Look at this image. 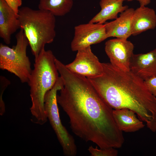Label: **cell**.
Here are the masks:
<instances>
[{
  "instance_id": "6da1fadb",
  "label": "cell",
  "mask_w": 156,
  "mask_h": 156,
  "mask_svg": "<svg viewBox=\"0 0 156 156\" xmlns=\"http://www.w3.org/2000/svg\"><path fill=\"white\" fill-rule=\"evenodd\" d=\"M58 70L64 86L57 101L68 116L73 132L99 148L121 147L124 138L114 120L113 109L87 77L72 72L64 64Z\"/></svg>"
},
{
  "instance_id": "7a4b0ae2",
  "label": "cell",
  "mask_w": 156,
  "mask_h": 156,
  "mask_svg": "<svg viewBox=\"0 0 156 156\" xmlns=\"http://www.w3.org/2000/svg\"><path fill=\"white\" fill-rule=\"evenodd\" d=\"M102 64L101 75L87 78L101 97L113 109L133 111L156 132V97L144 81L130 70H121L110 63Z\"/></svg>"
},
{
  "instance_id": "3957f363",
  "label": "cell",
  "mask_w": 156,
  "mask_h": 156,
  "mask_svg": "<svg viewBox=\"0 0 156 156\" xmlns=\"http://www.w3.org/2000/svg\"><path fill=\"white\" fill-rule=\"evenodd\" d=\"M55 58L51 50L43 48L35 59L34 68L27 83L31 102L30 108L31 120L40 125L45 124L48 120L44 106L45 96L59 77Z\"/></svg>"
},
{
  "instance_id": "277c9868",
  "label": "cell",
  "mask_w": 156,
  "mask_h": 156,
  "mask_svg": "<svg viewBox=\"0 0 156 156\" xmlns=\"http://www.w3.org/2000/svg\"><path fill=\"white\" fill-rule=\"evenodd\" d=\"M18 16L20 29L23 30L36 59L45 44L54 40L55 16L49 11L34 10L26 6L19 9Z\"/></svg>"
},
{
  "instance_id": "5b68a950",
  "label": "cell",
  "mask_w": 156,
  "mask_h": 156,
  "mask_svg": "<svg viewBox=\"0 0 156 156\" xmlns=\"http://www.w3.org/2000/svg\"><path fill=\"white\" fill-rule=\"evenodd\" d=\"M15 37L16 44L12 48L0 44V68L14 74L22 83H27L32 70L27 55L29 42L21 29Z\"/></svg>"
},
{
  "instance_id": "8992f818",
  "label": "cell",
  "mask_w": 156,
  "mask_h": 156,
  "mask_svg": "<svg viewBox=\"0 0 156 156\" xmlns=\"http://www.w3.org/2000/svg\"><path fill=\"white\" fill-rule=\"evenodd\" d=\"M63 86V80L60 76L53 87L45 94L44 109L48 120L62 147L64 155L66 156H75L77 153L75 141L62 123L57 100V92Z\"/></svg>"
},
{
  "instance_id": "52a82bcc",
  "label": "cell",
  "mask_w": 156,
  "mask_h": 156,
  "mask_svg": "<svg viewBox=\"0 0 156 156\" xmlns=\"http://www.w3.org/2000/svg\"><path fill=\"white\" fill-rule=\"evenodd\" d=\"M104 24L92 23L75 27L74 35L71 43L73 51L99 43L107 38Z\"/></svg>"
},
{
  "instance_id": "ba28073f",
  "label": "cell",
  "mask_w": 156,
  "mask_h": 156,
  "mask_svg": "<svg viewBox=\"0 0 156 156\" xmlns=\"http://www.w3.org/2000/svg\"><path fill=\"white\" fill-rule=\"evenodd\" d=\"M75 58L70 63L65 65L70 70L87 78L101 75L103 69L102 63L93 53L90 46L77 51Z\"/></svg>"
},
{
  "instance_id": "9c48e42d",
  "label": "cell",
  "mask_w": 156,
  "mask_h": 156,
  "mask_svg": "<svg viewBox=\"0 0 156 156\" xmlns=\"http://www.w3.org/2000/svg\"><path fill=\"white\" fill-rule=\"evenodd\" d=\"M134 46L127 39L116 38L109 40L105 44V51L110 63L121 70H130V63Z\"/></svg>"
},
{
  "instance_id": "30bf717a",
  "label": "cell",
  "mask_w": 156,
  "mask_h": 156,
  "mask_svg": "<svg viewBox=\"0 0 156 156\" xmlns=\"http://www.w3.org/2000/svg\"><path fill=\"white\" fill-rule=\"evenodd\" d=\"M129 67L130 70L144 81L156 77V48L145 53H133Z\"/></svg>"
},
{
  "instance_id": "8fae6325",
  "label": "cell",
  "mask_w": 156,
  "mask_h": 156,
  "mask_svg": "<svg viewBox=\"0 0 156 156\" xmlns=\"http://www.w3.org/2000/svg\"><path fill=\"white\" fill-rule=\"evenodd\" d=\"M134 9L128 8L114 20L104 24L107 38L127 39L132 35V20Z\"/></svg>"
},
{
  "instance_id": "7c38bea8",
  "label": "cell",
  "mask_w": 156,
  "mask_h": 156,
  "mask_svg": "<svg viewBox=\"0 0 156 156\" xmlns=\"http://www.w3.org/2000/svg\"><path fill=\"white\" fill-rule=\"evenodd\" d=\"M20 28L18 15L4 0H0V37L7 44L10 43L11 36Z\"/></svg>"
},
{
  "instance_id": "4fadbf2b",
  "label": "cell",
  "mask_w": 156,
  "mask_h": 156,
  "mask_svg": "<svg viewBox=\"0 0 156 156\" xmlns=\"http://www.w3.org/2000/svg\"><path fill=\"white\" fill-rule=\"evenodd\" d=\"M156 27V14L152 8L140 6L135 10L132 20V35L136 36Z\"/></svg>"
},
{
  "instance_id": "5bb4252c",
  "label": "cell",
  "mask_w": 156,
  "mask_h": 156,
  "mask_svg": "<svg viewBox=\"0 0 156 156\" xmlns=\"http://www.w3.org/2000/svg\"><path fill=\"white\" fill-rule=\"evenodd\" d=\"M113 115L118 129L121 131L133 132L145 126L142 121L133 111L127 108L113 109Z\"/></svg>"
},
{
  "instance_id": "9a60e30c",
  "label": "cell",
  "mask_w": 156,
  "mask_h": 156,
  "mask_svg": "<svg viewBox=\"0 0 156 156\" xmlns=\"http://www.w3.org/2000/svg\"><path fill=\"white\" fill-rule=\"evenodd\" d=\"M126 0H100L101 10L89 22L104 24L108 20L116 19L119 13L129 8L127 5H123V2Z\"/></svg>"
},
{
  "instance_id": "2e32d148",
  "label": "cell",
  "mask_w": 156,
  "mask_h": 156,
  "mask_svg": "<svg viewBox=\"0 0 156 156\" xmlns=\"http://www.w3.org/2000/svg\"><path fill=\"white\" fill-rule=\"evenodd\" d=\"M73 4V0H40L38 8L55 16H62L70 12Z\"/></svg>"
},
{
  "instance_id": "e0dca14e",
  "label": "cell",
  "mask_w": 156,
  "mask_h": 156,
  "mask_svg": "<svg viewBox=\"0 0 156 156\" xmlns=\"http://www.w3.org/2000/svg\"><path fill=\"white\" fill-rule=\"evenodd\" d=\"M88 150L91 156H116L118 154L117 150L112 147L98 148L91 146Z\"/></svg>"
},
{
  "instance_id": "ac0fdd59",
  "label": "cell",
  "mask_w": 156,
  "mask_h": 156,
  "mask_svg": "<svg viewBox=\"0 0 156 156\" xmlns=\"http://www.w3.org/2000/svg\"><path fill=\"white\" fill-rule=\"evenodd\" d=\"M10 81L4 76H0V115L2 116L5 112V105L3 99V92L10 84Z\"/></svg>"
},
{
  "instance_id": "d6986e66",
  "label": "cell",
  "mask_w": 156,
  "mask_h": 156,
  "mask_svg": "<svg viewBox=\"0 0 156 156\" xmlns=\"http://www.w3.org/2000/svg\"><path fill=\"white\" fill-rule=\"evenodd\" d=\"M144 81L149 90L156 97V77H151Z\"/></svg>"
},
{
  "instance_id": "ffe728a7",
  "label": "cell",
  "mask_w": 156,
  "mask_h": 156,
  "mask_svg": "<svg viewBox=\"0 0 156 156\" xmlns=\"http://www.w3.org/2000/svg\"><path fill=\"white\" fill-rule=\"evenodd\" d=\"M9 6L18 15L19 8L22 5V0H4Z\"/></svg>"
},
{
  "instance_id": "44dd1931",
  "label": "cell",
  "mask_w": 156,
  "mask_h": 156,
  "mask_svg": "<svg viewBox=\"0 0 156 156\" xmlns=\"http://www.w3.org/2000/svg\"><path fill=\"white\" fill-rule=\"evenodd\" d=\"M128 1L136 0L139 1L140 6H146L151 2V0H127Z\"/></svg>"
}]
</instances>
